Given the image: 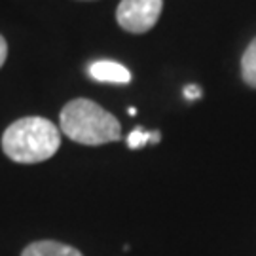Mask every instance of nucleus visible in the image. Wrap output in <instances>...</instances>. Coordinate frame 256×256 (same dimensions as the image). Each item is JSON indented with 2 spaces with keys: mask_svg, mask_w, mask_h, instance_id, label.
Listing matches in <instances>:
<instances>
[{
  "mask_svg": "<svg viewBox=\"0 0 256 256\" xmlns=\"http://www.w3.org/2000/svg\"><path fill=\"white\" fill-rule=\"evenodd\" d=\"M61 131L66 137L88 144L99 146L122 138V126L110 112L101 104L90 99H74L68 101L61 110Z\"/></svg>",
  "mask_w": 256,
  "mask_h": 256,
  "instance_id": "nucleus-2",
  "label": "nucleus"
},
{
  "mask_svg": "<svg viewBox=\"0 0 256 256\" xmlns=\"http://www.w3.org/2000/svg\"><path fill=\"white\" fill-rule=\"evenodd\" d=\"M6 59H8V42L0 34V68H2V64L6 63Z\"/></svg>",
  "mask_w": 256,
  "mask_h": 256,
  "instance_id": "nucleus-8",
  "label": "nucleus"
},
{
  "mask_svg": "<svg viewBox=\"0 0 256 256\" xmlns=\"http://www.w3.org/2000/svg\"><path fill=\"white\" fill-rule=\"evenodd\" d=\"M184 95H186L188 99H198V97L202 95V92H200V88H198V86H188V88L184 90Z\"/></svg>",
  "mask_w": 256,
  "mask_h": 256,
  "instance_id": "nucleus-9",
  "label": "nucleus"
},
{
  "mask_svg": "<svg viewBox=\"0 0 256 256\" xmlns=\"http://www.w3.org/2000/svg\"><path fill=\"white\" fill-rule=\"evenodd\" d=\"M158 142L160 140V133L154 131V133H148V131H142L140 128H137L135 131H131L128 137V146L133 148V150H137V148L144 146L146 142Z\"/></svg>",
  "mask_w": 256,
  "mask_h": 256,
  "instance_id": "nucleus-7",
  "label": "nucleus"
},
{
  "mask_svg": "<svg viewBox=\"0 0 256 256\" xmlns=\"http://www.w3.org/2000/svg\"><path fill=\"white\" fill-rule=\"evenodd\" d=\"M61 146V133L54 122L40 116L16 120L2 135V150L18 164L46 162Z\"/></svg>",
  "mask_w": 256,
  "mask_h": 256,
  "instance_id": "nucleus-1",
  "label": "nucleus"
},
{
  "mask_svg": "<svg viewBox=\"0 0 256 256\" xmlns=\"http://www.w3.org/2000/svg\"><path fill=\"white\" fill-rule=\"evenodd\" d=\"M21 256H84L78 248L59 241H34L25 247Z\"/></svg>",
  "mask_w": 256,
  "mask_h": 256,
  "instance_id": "nucleus-5",
  "label": "nucleus"
},
{
  "mask_svg": "<svg viewBox=\"0 0 256 256\" xmlns=\"http://www.w3.org/2000/svg\"><path fill=\"white\" fill-rule=\"evenodd\" d=\"M90 74L97 82L108 84H129L131 82V72L124 64L114 63V61H95L90 64Z\"/></svg>",
  "mask_w": 256,
  "mask_h": 256,
  "instance_id": "nucleus-4",
  "label": "nucleus"
},
{
  "mask_svg": "<svg viewBox=\"0 0 256 256\" xmlns=\"http://www.w3.org/2000/svg\"><path fill=\"white\" fill-rule=\"evenodd\" d=\"M164 10V0H122L116 10L118 25L131 34H144L154 28Z\"/></svg>",
  "mask_w": 256,
  "mask_h": 256,
  "instance_id": "nucleus-3",
  "label": "nucleus"
},
{
  "mask_svg": "<svg viewBox=\"0 0 256 256\" xmlns=\"http://www.w3.org/2000/svg\"><path fill=\"white\" fill-rule=\"evenodd\" d=\"M241 76L247 86L256 90V38L248 44L241 57Z\"/></svg>",
  "mask_w": 256,
  "mask_h": 256,
  "instance_id": "nucleus-6",
  "label": "nucleus"
}]
</instances>
